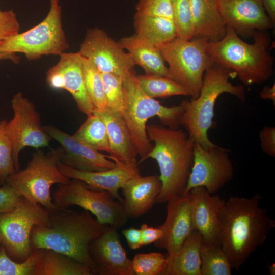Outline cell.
<instances>
[{
    "mask_svg": "<svg viewBox=\"0 0 275 275\" xmlns=\"http://www.w3.org/2000/svg\"><path fill=\"white\" fill-rule=\"evenodd\" d=\"M122 233L124 236L128 246L131 250H137L143 246L140 229L130 227L124 229Z\"/></svg>",
    "mask_w": 275,
    "mask_h": 275,
    "instance_id": "b9f144b4",
    "label": "cell"
},
{
    "mask_svg": "<svg viewBox=\"0 0 275 275\" xmlns=\"http://www.w3.org/2000/svg\"><path fill=\"white\" fill-rule=\"evenodd\" d=\"M43 250L37 249L21 262L12 260L1 246L0 249V275H32L35 272Z\"/></svg>",
    "mask_w": 275,
    "mask_h": 275,
    "instance_id": "d6a6232c",
    "label": "cell"
},
{
    "mask_svg": "<svg viewBox=\"0 0 275 275\" xmlns=\"http://www.w3.org/2000/svg\"><path fill=\"white\" fill-rule=\"evenodd\" d=\"M260 147L267 155L275 157V128L264 126L259 133Z\"/></svg>",
    "mask_w": 275,
    "mask_h": 275,
    "instance_id": "ab89813d",
    "label": "cell"
},
{
    "mask_svg": "<svg viewBox=\"0 0 275 275\" xmlns=\"http://www.w3.org/2000/svg\"><path fill=\"white\" fill-rule=\"evenodd\" d=\"M135 35L140 39L158 46L177 37L171 19L135 13L134 16Z\"/></svg>",
    "mask_w": 275,
    "mask_h": 275,
    "instance_id": "4316f807",
    "label": "cell"
},
{
    "mask_svg": "<svg viewBox=\"0 0 275 275\" xmlns=\"http://www.w3.org/2000/svg\"><path fill=\"white\" fill-rule=\"evenodd\" d=\"M208 42L202 38L176 37L157 46L169 66L166 77L185 87L192 98L199 96L203 75L214 63L207 50Z\"/></svg>",
    "mask_w": 275,
    "mask_h": 275,
    "instance_id": "9c48e42d",
    "label": "cell"
},
{
    "mask_svg": "<svg viewBox=\"0 0 275 275\" xmlns=\"http://www.w3.org/2000/svg\"><path fill=\"white\" fill-rule=\"evenodd\" d=\"M236 77L235 73L225 67L214 63L205 72L199 96L184 100L181 105L184 112L181 125L190 138L205 148L216 146L208 138V131L216 126L213 121L216 101L223 93L237 97L242 103L245 100V90L241 85H233L229 81Z\"/></svg>",
    "mask_w": 275,
    "mask_h": 275,
    "instance_id": "5b68a950",
    "label": "cell"
},
{
    "mask_svg": "<svg viewBox=\"0 0 275 275\" xmlns=\"http://www.w3.org/2000/svg\"><path fill=\"white\" fill-rule=\"evenodd\" d=\"M171 2L177 37L187 40L192 39L193 18L190 0H171Z\"/></svg>",
    "mask_w": 275,
    "mask_h": 275,
    "instance_id": "836d02e7",
    "label": "cell"
},
{
    "mask_svg": "<svg viewBox=\"0 0 275 275\" xmlns=\"http://www.w3.org/2000/svg\"><path fill=\"white\" fill-rule=\"evenodd\" d=\"M49 222V213L45 209L23 197L13 210L0 214V244L9 257L25 260L31 254L33 228Z\"/></svg>",
    "mask_w": 275,
    "mask_h": 275,
    "instance_id": "8fae6325",
    "label": "cell"
},
{
    "mask_svg": "<svg viewBox=\"0 0 275 275\" xmlns=\"http://www.w3.org/2000/svg\"><path fill=\"white\" fill-rule=\"evenodd\" d=\"M46 132L61 145L63 153L61 162L73 168L85 171H102L109 170L115 162L93 149L63 132L57 127L44 126Z\"/></svg>",
    "mask_w": 275,
    "mask_h": 275,
    "instance_id": "44dd1931",
    "label": "cell"
},
{
    "mask_svg": "<svg viewBox=\"0 0 275 275\" xmlns=\"http://www.w3.org/2000/svg\"><path fill=\"white\" fill-rule=\"evenodd\" d=\"M142 245H147L154 243L162 236L161 229L157 227H149L146 224H143L140 228Z\"/></svg>",
    "mask_w": 275,
    "mask_h": 275,
    "instance_id": "60d3db41",
    "label": "cell"
},
{
    "mask_svg": "<svg viewBox=\"0 0 275 275\" xmlns=\"http://www.w3.org/2000/svg\"><path fill=\"white\" fill-rule=\"evenodd\" d=\"M252 36L254 43H248L232 27L227 26L222 39L208 41L207 45L214 62L231 70L245 86L261 84L273 74L274 58L270 52L269 34L257 31Z\"/></svg>",
    "mask_w": 275,
    "mask_h": 275,
    "instance_id": "277c9868",
    "label": "cell"
},
{
    "mask_svg": "<svg viewBox=\"0 0 275 275\" xmlns=\"http://www.w3.org/2000/svg\"><path fill=\"white\" fill-rule=\"evenodd\" d=\"M149 140L154 142L146 157L154 159L159 168L162 186L156 203H163L182 195L187 185L194 159V140L186 132L162 125H147Z\"/></svg>",
    "mask_w": 275,
    "mask_h": 275,
    "instance_id": "3957f363",
    "label": "cell"
},
{
    "mask_svg": "<svg viewBox=\"0 0 275 275\" xmlns=\"http://www.w3.org/2000/svg\"><path fill=\"white\" fill-rule=\"evenodd\" d=\"M203 243L201 235L193 230L181 249L167 257L168 263L163 275H201L200 250Z\"/></svg>",
    "mask_w": 275,
    "mask_h": 275,
    "instance_id": "484cf974",
    "label": "cell"
},
{
    "mask_svg": "<svg viewBox=\"0 0 275 275\" xmlns=\"http://www.w3.org/2000/svg\"><path fill=\"white\" fill-rule=\"evenodd\" d=\"M93 114L101 118L105 124L109 145L108 156L123 161L136 160L137 150L120 112L107 108H95Z\"/></svg>",
    "mask_w": 275,
    "mask_h": 275,
    "instance_id": "603a6c76",
    "label": "cell"
},
{
    "mask_svg": "<svg viewBox=\"0 0 275 275\" xmlns=\"http://www.w3.org/2000/svg\"><path fill=\"white\" fill-rule=\"evenodd\" d=\"M168 258L159 252L136 254L132 260L134 275H163Z\"/></svg>",
    "mask_w": 275,
    "mask_h": 275,
    "instance_id": "e575fe53",
    "label": "cell"
},
{
    "mask_svg": "<svg viewBox=\"0 0 275 275\" xmlns=\"http://www.w3.org/2000/svg\"><path fill=\"white\" fill-rule=\"evenodd\" d=\"M106 107L121 112L124 103L123 78L113 73H101Z\"/></svg>",
    "mask_w": 275,
    "mask_h": 275,
    "instance_id": "d590c367",
    "label": "cell"
},
{
    "mask_svg": "<svg viewBox=\"0 0 275 275\" xmlns=\"http://www.w3.org/2000/svg\"><path fill=\"white\" fill-rule=\"evenodd\" d=\"M82 60L78 52H64L60 56L59 62L46 72V81L53 89L68 91L79 110L88 117L93 114L95 108L85 86Z\"/></svg>",
    "mask_w": 275,
    "mask_h": 275,
    "instance_id": "9a60e30c",
    "label": "cell"
},
{
    "mask_svg": "<svg viewBox=\"0 0 275 275\" xmlns=\"http://www.w3.org/2000/svg\"><path fill=\"white\" fill-rule=\"evenodd\" d=\"M82 74L86 90L95 108H106L101 73L91 61L84 57Z\"/></svg>",
    "mask_w": 275,
    "mask_h": 275,
    "instance_id": "1f68e13d",
    "label": "cell"
},
{
    "mask_svg": "<svg viewBox=\"0 0 275 275\" xmlns=\"http://www.w3.org/2000/svg\"><path fill=\"white\" fill-rule=\"evenodd\" d=\"M62 153V147L52 149L47 154L40 149L36 150L27 166L9 176L5 184L30 201L49 211L54 210L58 207L52 201L51 186L66 184L70 180L58 168Z\"/></svg>",
    "mask_w": 275,
    "mask_h": 275,
    "instance_id": "ba28073f",
    "label": "cell"
},
{
    "mask_svg": "<svg viewBox=\"0 0 275 275\" xmlns=\"http://www.w3.org/2000/svg\"><path fill=\"white\" fill-rule=\"evenodd\" d=\"M159 176L138 175L122 186V205L127 217L136 218L147 213L156 203L161 189Z\"/></svg>",
    "mask_w": 275,
    "mask_h": 275,
    "instance_id": "7402d4cb",
    "label": "cell"
},
{
    "mask_svg": "<svg viewBox=\"0 0 275 275\" xmlns=\"http://www.w3.org/2000/svg\"><path fill=\"white\" fill-rule=\"evenodd\" d=\"M189 193L194 230L205 244L221 246L218 215L225 200L203 187L194 188Z\"/></svg>",
    "mask_w": 275,
    "mask_h": 275,
    "instance_id": "ffe728a7",
    "label": "cell"
},
{
    "mask_svg": "<svg viewBox=\"0 0 275 275\" xmlns=\"http://www.w3.org/2000/svg\"><path fill=\"white\" fill-rule=\"evenodd\" d=\"M78 52L101 73H113L123 78L135 66L131 56L119 42L98 28L87 31Z\"/></svg>",
    "mask_w": 275,
    "mask_h": 275,
    "instance_id": "5bb4252c",
    "label": "cell"
},
{
    "mask_svg": "<svg viewBox=\"0 0 275 275\" xmlns=\"http://www.w3.org/2000/svg\"><path fill=\"white\" fill-rule=\"evenodd\" d=\"M14 14V12L12 10L3 11L0 9V22L8 18Z\"/></svg>",
    "mask_w": 275,
    "mask_h": 275,
    "instance_id": "f6af8a7d",
    "label": "cell"
},
{
    "mask_svg": "<svg viewBox=\"0 0 275 275\" xmlns=\"http://www.w3.org/2000/svg\"><path fill=\"white\" fill-rule=\"evenodd\" d=\"M123 78L124 103L120 112L129 131L140 159L138 163L146 160L153 148L146 131L147 122L150 118L157 116L161 125L171 129H179L183 107H167L146 95L142 90L133 70Z\"/></svg>",
    "mask_w": 275,
    "mask_h": 275,
    "instance_id": "8992f818",
    "label": "cell"
},
{
    "mask_svg": "<svg viewBox=\"0 0 275 275\" xmlns=\"http://www.w3.org/2000/svg\"><path fill=\"white\" fill-rule=\"evenodd\" d=\"M90 253L95 264V273L101 275H134L130 259L122 246L117 228L108 225L90 244Z\"/></svg>",
    "mask_w": 275,
    "mask_h": 275,
    "instance_id": "d6986e66",
    "label": "cell"
},
{
    "mask_svg": "<svg viewBox=\"0 0 275 275\" xmlns=\"http://www.w3.org/2000/svg\"><path fill=\"white\" fill-rule=\"evenodd\" d=\"M193 38L216 42L225 35L227 26L219 12L217 0H190Z\"/></svg>",
    "mask_w": 275,
    "mask_h": 275,
    "instance_id": "cb8c5ba5",
    "label": "cell"
},
{
    "mask_svg": "<svg viewBox=\"0 0 275 275\" xmlns=\"http://www.w3.org/2000/svg\"><path fill=\"white\" fill-rule=\"evenodd\" d=\"M167 216L159 226L163 234L154 243L155 246L165 250L168 256L177 253L194 230L189 192L176 196L167 202Z\"/></svg>",
    "mask_w": 275,
    "mask_h": 275,
    "instance_id": "e0dca14e",
    "label": "cell"
},
{
    "mask_svg": "<svg viewBox=\"0 0 275 275\" xmlns=\"http://www.w3.org/2000/svg\"><path fill=\"white\" fill-rule=\"evenodd\" d=\"M53 198L59 208L79 206L93 214L101 224L117 229L128 218L122 203L115 200L109 192L92 189L78 179H70L67 183L59 184Z\"/></svg>",
    "mask_w": 275,
    "mask_h": 275,
    "instance_id": "30bf717a",
    "label": "cell"
},
{
    "mask_svg": "<svg viewBox=\"0 0 275 275\" xmlns=\"http://www.w3.org/2000/svg\"><path fill=\"white\" fill-rule=\"evenodd\" d=\"M273 26L275 24V0H261Z\"/></svg>",
    "mask_w": 275,
    "mask_h": 275,
    "instance_id": "ee69618b",
    "label": "cell"
},
{
    "mask_svg": "<svg viewBox=\"0 0 275 275\" xmlns=\"http://www.w3.org/2000/svg\"><path fill=\"white\" fill-rule=\"evenodd\" d=\"M50 211L48 224L36 226L32 230L31 241L34 246L72 258L90 268L94 274L96 266L90 245L108 225L101 224L85 210L78 213L58 207Z\"/></svg>",
    "mask_w": 275,
    "mask_h": 275,
    "instance_id": "7a4b0ae2",
    "label": "cell"
},
{
    "mask_svg": "<svg viewBox=\"0 0 275 275\" xmlns=\"http://www.w3.org/2000/svg\"><path fill=\"white\" fill-rule=\"evenodd\" d=\"M1 244H0V249H1Z\"/></svg>",
    "mask_w": 275,
    "mask_h": 275,
    "instance_id": "7dc6e473",
    "label": "cell"
},
{
    "mask_svg": "<svg viewBox=\"0 0 275 275\" xmlns=\"http://www.w3.org/2000/svg\"><path fill=\"white\" fill-rule=\"evenodd\" d=\"M23 197L16 193L9 185L5 184L0 188V214L15 209Z\"/></svg>",
    "mask_w": 275,
    "mask_h": 275,
    "instance_id": "f35d334b",
    "label": "cell"
},
{
    "mask_svg": "<svg viewBox=\"0 0 275 275\" xmlns=\"http://www.w3.org/2000/svg\"><path fill=\"white\" fill-rule=\"evenodd\" d=\"M260 97L264 100H270L275 105V84L271 87L264 86L259 93Z\"/></svg>",
    "mask_w": 275,
    "mask_h": 275,
    "instance_id": "7bdbcfd3",
    "label": "cell"
},
{
    "mask_svg": "<svg viewBox=\"0 0 275 275\" xmlns=\"http://www.w3.org/2000/svg\"><path fill=\"white\" fill-rule=\"evenodd\" d=\"M201 275H230L233 269L221 246L203 243L200 250Z\"/></svg>",
    "mask_w": 275,
    "mask_h": 275,
    "instance_id": "4dcf8cb0",
    "label": "cell"
},
{
    "mask_svg": "<svg viewBox=\"0 0 275 275\" xmlns=\"http://www.w3.org/2000/svg\"><path fill=\"white\" fill-rule=\"evenodd\" d=\"M268 269L269 274L270 275L275 274V265L274 264H272L271 265H268Z\"/></svg>",
    "mask_w": 275,
    "mask_h": 275,
    "instance_id": "bcb514c9",
    "label": "cell"
},
{
    "mask_svg": "<svg viewBox=\"0 0 275 275\" xmlns=\"http://www.w3.org/2000/svg\"><path fill=\"white\" fill-rule=\"evenodd\" d=\"M72 136L99 151L109 153V141L105 124L101 118L94 114L88 116Z\"/></svg>",
    "mask_w": 275,
    "mask_h": 275,
    "instance_id": "f1b7e54d",
    "label": "cell"
},
{
    "mask_svg": "<svg viewBox=\"0 0 275 275\" xmlns=\"http://www.w3.org/2000/svg\"><path fill=\"white\" fill-rule=\"evenodd\" d=\"M6 120L0 121V185L16 172L12 154V144L7 131Z\"/></svg>",
    "mask_w": 275,
    "mask_h": 275,
    "instance_id": "8d00e7d4",
    "label": "cell"
},
{
    "mask_svg": "<svg viewBox=\"0 0 275 275\" xmlns=\"http://www.w3.org/2000/svg\"><path fill=\"white\" fill-rule=\"evenodd\" d=\"M136 77L142 90L151 98L176 95L191 96L185 87L166 76L145 74L136 75Z\"/></svg>",
    "mask_w": 275,
    "mask_h": 275,
    "instance_id": "f546056e",
    "label": "cell"
},
{
    "mask_svg": "<svg viewBox=\"0 0 275 275\" xmlns=\"http://www.w3.org/2000/svg\"><path fill=\"white\" fill-rule=\"evenodd\" d=\"M108 157L115 162V166L106 171H81L61 162L58 164V168L65 176L80 180L92 189L107 191L122 203L123 199L119 191L128 180L140 175L138 162L136 160L123 161L108 156Z\"/></svg>",
    "mask_w": 275,
    "mask_h": 275,
    "instance_id": "2e32d148",
    "label": "cell"
},
{
    "mask_svg": "<svg viewBox=\"0 0 275 275\" xmlns=\"http://www.w3.org/2000/svg\"><path fill=\"white\" fill-rule=\"evenodd\" d=\"M49 11L37 25L7 38L0 45V60L9 59L18 63L17 53L24 54L28 60H36L43 56H60L69 48L64 33L59 0H50Z\"/></svg>",
    "mask_w": 275,
    "mask_h": 275,
    "instance_id": "52a82bcc",
    "label": "cell"
},
{
    "mask_svg": "<svg viewBox=\"0 0 275 275\" xmlns=\"http://www.w3.org/2000/svg\"><path fill=\"white\" fill-rule=\"evenodd\" d=\"M136 10L140 14L173 20L171 0H139Z\"/></svg>",
    "mask_w": 275,
    "mask_h": 275,
    "instance_id": "74e56055",
    "label": "cell"
},
{
    "mask_svg": "<svg viewBox=\"0 0 275 275\" xmlns=\"http://www.w3.org/2000/svg\"><path fill=\"white\" fill-rule=\"evenodd\" d=\"M35 275H92L88 267L64 254L42 249Z\"/></svg>",
    "mask_w": 275,
    "mask_h": 275,
    "instance_id": "83f0119b",
    "label": "cell"
},
{
    "mask_svg": "<svg viewBox=\"0 0 275 275\" xmlns=\"http://www.w3.org/2000/svg\"><path fill=\"white\" fill-rule=\"evenodd\" d=\"M13 118L8 122L7 131L12 144L16 171L19 170V155L26 147L37 149L49 146L50 136L42 126L40 115L34 104L21 92L11 100Z\"/></svg>",
    "mask_w": 275,
    "mask_h": 275,
    "instance_id": "4fadbf2b",
    "label": "cell"
},
{
    "mask_svg": "<svg viewBox=\"0 0 275 275\" xmlns=\"http://www.w3.org/2000/svg\"><path fill=\"white\" fill-rule=\"evenodd\" d=\"M261 199L258 193L251 198L231 196L220 209L221 248L232 268L238 270L275 227L267 210L259 206Z\"/></svg>",
    "mask_w": 275,
    "mask_h": 275,
    "instance_id": "6da1fadb",
    "label": "cell"
},
{
    "mask_svg": "<svg viewBox=\"0 0 275 275\" xmlns=\"http://www.w3.org/2000/svg\"><path fill=\"white\" fill-rule=\"evenodd\" d=\"M131 56L135 65L146 74L167 76L168 67L159 48L139 38L135 34L122 38L119 41Z\"/></svg>",
    "mask_w": 275,
    "mask_h": 275,
    "instance_id": "d4e9b609",
    "label": "cell"
},
{
    "mask_svg": "<svg viewBox=\"0 0 275 275\" xmlns=\"http://www.w3.org/2000/svg\"><path fill=\"white\" fill-rule=\"evenodd\" d=\"M222 19L243 37L274 27L261 0H217Z\"/></svg>",
    "mask_w": 275,
    "mask_h": 275,
    "instance_id": "ac0fdd59",
    "label": "cell"
},
{
    "mask_svg": "<svg viewBox=\"0 0 275 275\" xmlns=\"http://www.w3.org/2000/svg\"><path fill=\"white\" fill-rule=\"evenodd\" d=\"M229 151L217 145L205 148L195 143L193 163L184 194L197 187L215 194L231 181L234 169Z\"/></svg>",
    "mask_w": 275,
    "mask_h": 275,
    "instance_id": "7c38bea8",
    "label": "cell"
}]
</instances>
